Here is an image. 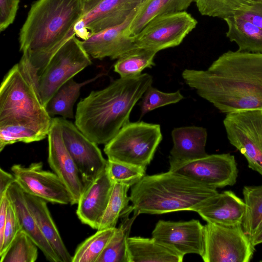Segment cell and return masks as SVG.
Instances as JSON below:
<instances>
[{
    "instance_id": "obj_32",
    "label": "cell",
    "mask_w": 262,
    "mask_h": 262,
    "mask_svg": "<svg viewBox=\"0 0 262 262\" xmlns=\"http://www.w3.org/2000/svg\"><path fill=\"white\" fill-rule=\"evenodd\" d=\"M200 13L223 19L236 16L252 4L250 0H193Z\"/></svg>"
},
{
    "instance_id": "obj_27",
    "label": "cell",
    "mask_w": 262,
    "mask_h": 262,
    "mask_svg": "<svg viewBox=\"0 0 262 262\" xmlns=\"http://www.w3.org/2000/svg\"><path fill=\"white\" fill-rule=\"evenodd\" d=\"M102 75L98 74L80 83L75 81L73 78L68 81L57 91L47 103L46 108L48 113L51 117L59 115L65 119H73L75 117L73 107L79 96L81 88Z\"/></svg>"
},
{
    "instance_id": "obj_26",
    "label": "cell",
    "mask_w": 262,
    "mask_h": 262,
    "mask_svg": "<svg viewBox=\"0 0 262 262\" xmlns=\"http://www.w3.org/2000/svg\"><path fill=\"white\" fill-rule=\"evenodd\" d=\"M139 214L134 212L132 205L121 214V223L96 262H129L127 241L132 225Z\"/></svg>"
},
{
    "instance_id": "obj_20",
    "label": "cell",
    "mask_w": 262,
    "mask_h": 262,
    "mask_svg": "<svg viewBox=\"0 0 262 262\" xmlns=\"http://www.w3.org/2000/svg\"><path fill=\"white\" fill-rule=\"evenodd\" d=\"M7 194L15 208L21 230L32 238L48 260L62 262L40 232L35 219L29 209L25 192L16 182L9 186Z\"/></svg>"
},
{
    "instance_id": "obj_2",
    "label": "cell",
    "mask_w": 262,
    "mask_h": 262,
    "mask_svg": "<svg viewBox=\"0 0 262 262\" xmlns=\"http://www.w3.org/2000/svg\"><path fill=\"white\" fill-rule=\"evenodd\" d=\"M84 15L83 0H37L32 4L19 34L18 62L31 83L71 37Z\"/></svg>"
},
{
    "instance_id": "obj_39",
    "label": "cell",
    "mask_w": 262,
    "mask_h": 262,
    "mask_svg": "<svg viewBox=\"0 0 262 262\" xmlns=\"http://www.w3.org/2000/svg\"><path fill=\"white\" fill-rule=\"evenodd\" d=\"M234 16L247 19L262 29V1L253 2L247 9Z\"/></svg>"
},
{
    "instance_id": "obj_16",
    "label": "cell",
    "mask_w": 262,
    "mask_h": 262,
    "mask_svg": "<svg viewBox=\"0 0 262 262\" xmlns=\"http://www.w3.org/2000/svg\"><path fill=\"white\" fill-rule=\"evenodd\" d=\"M204 226L199 220L184 222L159 221L152 237L184 256L196 254L201 256L204 250Z\"/></svg>"
},
{
    "instance_id": "obj_12",
    "label": "cell",
    "mask_w": 262,
    "mask_h": 262,
    "mask_svg": "<svg viewBox=\"0 0 262 262\" xmlns=\"http://www.w3.org/2000/svg\"><path fill=\"white\" fill-rule=\"evenodd\" d=\"M65 145L73 159L85 187L102 173L107 165L98 144L72 122L59 117Z\"/></svg>"
},
{
    "instance_id": "obj_30",
    "label": "cell",
    "mask_w": 262,
    "mask_h": 262,
    "mask_svg": "<svg viewBox=\"0 0 262 262\" xmlns=\"http://www.w3.org/2000/svg\"><path fill=\"white\" fill-rule=\"evenodd\" d=\"M116 230V227L97 230L77 247L72 262H96Z\"/></svg>"
},
{
    "instance_id": "obj_7",
    "label": "cell",
    "mask_w": 262,
    "mask_h": 262,
    "mask_svg": "<svg viewBox=\"0 0 262 262\" xmlns=\"http://www.w3.org/2000/svg\"><path fill=\"white\" fill-rule=\"evenodd\" d=\"M92 64L76 35L69 39L52 58L34 84L39 99L46 107L47 103L66 82Z\"/></svg>"
},
{
    "instance_id": "obj_23",
    "label": "cell",
    "mask_w": 262,
    "mask_h": 262,
    "mask_svg": "<svg viewBox=\"0 0 262 262\" xmlns=\"http://www.w3.org/2000/svg\"><path fill=\"white\" fill-rule=\"evenodd\" d=\"M129 262H182L184 256L155 238L128 237Z\"/></svg>"
},
{
    "instance_id": "obj_35",
    "label": "cell",
    "mask_w": 262,
    "mask_h": 262,
    "mask_svg": "<svg viewBox=\"0 0 262 262\" xmlns=\"http://www.w3.org/2000/svg\"><path fill=\"white\" fill-rule=\"evenodd\" d=\"M106 169L114 182L125 184L132 187L145 175L146 168L107 159Z\"/></svg>"
},
{
    "instance_id": "obj_9",
    "label": "cell",
    "mask_w": 262,
    "mask_h": 262,
    "mask_svg": "<svg viewBox=\"0 0 262 262\" xmlns=\"http://www.w3.org/2000/svg\"><path fill=\"white\" fill-rule=\"evenodd\" d=\"M223 124L230 143L246 158L249 167L262 176V110L227 114Z\"/></svg>"
},
{
    "instance_id": "obj_11",
    "label": "cell",
    "mask_w": 262,
    "mask_h": 262,
    "mask_svg": "<svg viewBox=\"0 0 262 262\" xmlns=\"http://www.w3.org/2000/svg\"><path fill=\"white\" fill-rule=\"evenodd\" d=\"M169 163V170L214 189L234 185L238 177L237 165L230 154L207 155L193 160Z\"/></svg>"
},
{
    "instance_id": "obj_43",
    "label": "cell",
    "mask_w": 262,
    "mask_h": 262,
    "mask_svg": "<svg viewBox=\"0 0 262 262\" xmlns=\"http://www.w3.org/2000/svg\"><path fill=\"white\" fill-rule=\"evenodd\" d=\"M252 2H261L262 0H250Z\"/></svg>"
},
{
    "instance_id": "obj_21",
    "label": "cell",
    "mask_w": 262,
    "mask_h": 262,
    "mask_svg": "<svg viewBox=\"0 0 262 262\" xmlns=\"http://www.w3.org/2000/svg\"><path fill=\"white\" fill-rule=\"evenodd\" d=\"M171 136L173 147L169 161H191L208 155L205 150L207 133L205 128L195 126L175 128Z\"/></svg>"
},
{
    "instance_id": "obj_5",
    "label": "cell",
    "mask_w": 262,
    "mask_h": 262,
    "mask_svg": "<svg viewBox=\"0 0 262 262\" xmlns=\"http://www.w3.org/2000/svg\"><path fill=\"white\" fill-rule=\"evenodd\" d=\"M52 118L19 63L4 76L0 87V126L20 124L48 135Z\"/></svg>"
},
{
    "instance_id": "obj_34",
    "label": "cell",
    "mask_w": 262,
    "mask_h": 262,
    "mask_svg": "<svg viewBox=\"0 0 262 262\" xmlns=\"http://www.w3.org/2000/svg\"><path fill=\"white\" fill-rule=\"evenodd\" d=\"M48 135L31 127L20 124L0 126V151L17 142L29 143L42 140Z\"/></svg>"
},
{
    "instance_id": "obj_3",
    "label": "cell",
    "mask_w": 262,
    "mask_h": 262,
    "mask_svg": "<svg viewBox=\"0 0 262 262\" xmlns=\"http://www.w3.org/2000/svg\"><path fill=\"white\" fill-rule=\"evenodd\" d=\"M152 82V76L143 73L120 77L92 91L78 103L75 124L96 144H107L129 122L132 109Z\"/></svg>"
},
{
    "instance_id": "obj_41",
    "label": "cell",
    "mask_w": 262,
    "mask_h": 262,
    "mask_svg": "<svg viewBox=\"0 0 262 262\" xmlns=\"http://www.w3.org/2000/svg\"><path fill=\"white\" fill-rule=\"evenodd\" d=\"M84 14L93 9L103 0H83Z\"/></svg>"
},
{
    "instance_id": "obj_8",
    "label": "cell",
    "mask_w": 262,
    "mask_h": 262,
    "mask_svg": "<svg viewBox=\"0 0 262 262\" xmlns=\"http://www.w3.org/2000/svg\"><path fill=\"white\" fill-rule=\"evenodd\" d=\"M205 262H249L254 246L242 225L224 226L207 223L204 225Z\"/></svg>"
},
{
    "instance_id": "obj_15",
    "label": "cell",
    "mask_w": 262,
    "mask_h": 262,
    "mask_svg": "<svg viewBox=\"0 0 262 262\" xmlns=\"http://www.w3.org/2000/svg\"><path fill=\"white\" fill-rule=\"evenodd\" d=\"M142 0H103L83 15L74 27L78 38L94 34L124 23Z\"/></svg>"
},
{
    "instance_id": "obj_31",
    "label": "cell",
    "mask_w": 262,
    "mask_h": 262,
    "mask_svg": "<svg viewBox=\"0 0 262 262\" xmlns=\"http://www.w3.org/2000/svg\"><path fill=\"white\" fill-rule=\"evenodd\" d=\"M131 187L114 183L107 207L97 230L115 228L122 213L129 206V196L127 192Z\"/></svg>"
},
{
    "instance_id": "obj_37",
    "label": "cell",
    "mask_w": 262,
    "mask_h": 262,
    "mask_svg": "<svg viewBox=\"0 0 262 262\" xmlns=\"http://www.w3.org/2000/svg\"><path fill=\"white\" fill-rule=\"evenodd\" d=\"M21 229L15 208L10 200L3 236L0 241V256L7 251Z\"/></svg>"
},
{
    "instance_id": "obj_6",
    "label": "cell",
    "mask_w": 262,
    "mask_h": 262,
    "mask_svg": "<svg viewBox=\"0 0 262 262\" xmlns=\"http://www.w3.org/2000/svg\"><path fill=\"white\" fill-rule=\"evenodd\" d=\"M162 140L159 124L129 122L105 144L108 159L146 168Z\"/></svg>"
},
{
    "instance_id": "obj_36",
    "label": "cell",
    "mask_w": 262,
    "mask_h": 262,
    "mask_svg": "<svg viewBox=\"0 0 262 262\" xmlns=\"http://www.w3.org/2000/svg\"><path fill=\"white\" fill-rule=\"evenodd\" d=\"M183 98L180 91L165 93L150 85L142 97L141 117L147 113L160 107L176 103Z\"/></svg>"
},
{
    "instance_id": "obj_22",
    "label": "cell",
    "mask_w": 262,
    "mask_h": 262,
    "mask_svg": "<svg viewBox=\"0 0 262 262\" xmlns=\"http://www.w3.org/2000/svg\"><path fill=\"white\" fill-rule=\"evenodd\" d=\"M25 194L29 209L43 236L62 262H72V256L67 249L52 217L47 202L37 196Z\"/></svg>"
},
{
    "instance_id": "obj_42",
    "label": "cell",
    "mask_w": 262,
    "mask_h": 262,
    "mask_svg": "<svg viewBox=\"0 0 262 262\" xmlns=\"http://www.w3.org/2000/svg\"><path fill=\"white\" fill-rule=\"evenodd\" d=\"M252 245L255 246L262 243V228L253 236L250 237Z\"/></svg>"
},
{
    "instance_id": "obj_24",
    "label": "cell",
    "mask_w": 262,
    "mask_h": 262,
    "mask_svg": "<svg viewBox=\"0 0 262 262\" xmlns=\"http://www.w3.org/2000/svg\"><path fill=\"white\" fill-rule=\"evenodd\" d=\"M193 0H144L138 6L128 26L131 36L138 34L152 19L159 15L185 11Z\"/></svg>"
},
{
    "instance_id": "obj_13",
    "label": "cell",
    "mask_w": 262,
    "mask_h": 262,
    "mask_svg": "<svg viewBox=\"0 0 262 262\" xmlns=\"http://www.w3.org/2000/svg\"><path fill=\"white\" fill-rule=\"evenodd\" d=\"M11 169L25 193L52 203L72 204V196L63 183L54 172L43 170L41 162L32 163L27 167L14 164Z\"/></svg>"
},
{
    "instance_id": "obj_14",
    "label": "cell",
    "mask_w": 262,
    "mask_h": 262,
    "mask_svg": "<svg viewBox=\"0 0 262 262\" xmlns=\"http://www.w3.org/2000/svg\"><path fill=\"white\" fill-rule=\"evenodd\" d=\"M49 165L70 192L72 204L78 203L85 185L63 141L59 117L52 119L48 135Z\"/></svg>"
},
{
    "instance_id": "obj_1",
    "label": "cell",
    "mask_w": 262,
    "mask_h": 262,
    "mask_svg": "<svg viewBox=\"0 0 262 262\" xmlns=\"http://www.w3.org/2000/svg\"><path fill=\"white\" fill-rule=\"evenodd\" d=\"M182 77L226 114L262 110V53L228 51L206 70L185 69Z\"/></svg>"
},
{
    "instance_id": "obj_33",
    "label": "cell",
    "mask_w": 262,
    "mask_h": 262,
    "mask_svg": "<svg viewBox=\"0 0 262 262\" xmlns=\"http://www.w3.org/2000/svg\"><path fill=\"white\" fill-rule=\"evenodd\" d=\"M38 247L32 238L20 230L8 249L1 256V262H34Z\"/></svg>"
},
{
    "instance_id": "obj_44",
    "label": "cell",
    "mask_w": 262,
    "mask_h": 262,
    "mask_svg": "<svg viewBox=\"0 0 262 262\" xmlns=\"http://www.w3.org/2000/svg\"><path fill=\"white\" fill-rule=\"evenodd\" d=\"M260 261H261V262H262V260H260Z\"/></svg>"
},
{
    "instance_id": "obj_45",
    "label": "cell",
    "mask_w": 262,
    "mask_h": 262,
    "mask_svg": "<svg viewBox=\"0 0 262 262\" xmlns=\"http://www.w3.org/2000/svg\"><path fill=\"white\" fill-rule=\"evenodd\" d=\"M144 1V0H142V1Z\"/></svg>"
},
{
    "instance_id": "obj_19",
    "label": "cell",
    "mask_w": 262,
    "mask_h": 262,
    "mask_svg": "<svg viewBox=\"0 0 262 262\" xmlns=\"http://www.w3.org/2000/svg\"><path fill=\"white\" fill-rule=\"evenodd\" d=\"M246 210L244 201L231 190L219 193L196 212L207 223L224 226L242 225Z\"/></svg>"
},
{
    "instance_id": "obj_10",
    "label": "cell",
    "mask_w": 262,
    "mask_h": 262,
    "mask_svg": "<svg viewBox=\"0 0 262 262\" xmlns=\"http://www.w3.org/2000/svg\"><path fill=\"white\" fill-rule=\"evenodd\" d=\"M196 25V19L185 11L159 15L134 36L135 43L157 53L179 46Z\"/></svg>"
},
{
    "instance_id": "obj_40",
    "label": "cell",
    "mask_w": 262,
    "mask_h": 262,
    "mask_svg": "<svg viewBox=\"0 0 262 262\" xmlns=\"http://www.w3.org/2000/svg\"><path fill=\"white\" fill-rule=\"evenodd\" d=\"M16 180L13 174H11L2 168L0 169V198L7 193V191L9 186Z\"/></svg>"
},
{
    "instance_id": "obj_25",
    "label": "cell",
    "mask_w": 262,
    "mask_h": 262,
    "mask_svg": "<svg viewBox=\"0 0 262 262\" xmlns=\"http://www.w3.org/2000/svg\"><path fill=\"white\" fill-rule=\"evenodd\" d=\"M224 20L228 26L226 36L237 44L238 51L262 53V29L252 22L236 16Z\"/></svg>"
},
{
    "instance_id": "obj_4",
    "label": "cell",
    "mask_w": 262,
    "mask_h": 262,
    "mask_svg": "<svg viewBox=\"0 0 262 262\" xmlns=\"http://www.w3.org/2000/svg\"><path fill=\"white\" fill-rule=\"evenodd\" d=\"M219 192L183 174L169 170L145 175L131 188L134 212L160 214L178 211L197 212Z\"/></svg>"
},
{
    "instance_id": "obj_18",
    "label": "cell",
    "mask_w": 262,
    "mask_h": 262,
    "mask_svg": "<svg viewBox=\"0 0 262 262\" xmlns=\"http://www.w3.org/2000/svg\"><path fill=\"white\" fill-rule=\"evenodd\" d=\"M114 182L106 169L87 185L78 203L76 214L80 221L97 230L108 203Z\"/></svg>"
},
{
    "instance_id": "obj_17",
    "label": "cell",
    "mask_w": 262,
    "mask_h": 262,
    "mask_svg": "<svg viewBox=\"0 0 262 262\" xmlns=\"http://www.w3.org/2000/svg\"><path fill=\"white\" fill-rule=\"evenodd\" d=\"M137 8L122 24L103 30L85 40H81L82 46L88 55L95 59H102L110 57L112 59H115L137 48L135 43L134 37L130 36L127 32Z\"/></svg>"
},
{
    "instance_id": "obj_28",
    "label": "cell",
    "mask_w": 262,
    "mask_h": 262,
    "mask_svg": "<svg viewBox=\"0 0 262 262\" xmlns=\"http://www.w3.org/2000/svg\"><path fill=\"white\" fill-rule=\"evenodd\" d=\"M243 194L246 210L242 226L251 237L262 228V185L245 186Z\"/></svg>"
},
{
    "instance_id": "obj_38",
    "label": "cell",
    "mask_w": 262,
    "mask_h": 262,
    "mask_svg": "<svg viewBox=\"0 0 262 262\" xmlns=\"http://www.w3.org/2000/svg\"><path fill=\"white\" fill-rule=\"evenodd\" d=\"M20 0H0V31H5L14 21Z\"/></svg>"
},
{
    "instance_id": "obj_29",
    "label": "cell",
    "mask_w": 262,
    "mask_h": 262,
    "mask_svg": "<svg viewBox=\"0 0 262 262\" xmlns=\"http://www.w3.org/2000/svg\"><path fill=\"white\" fill-rule=\"evenodd\" d=\"M157 52L142 48L133 49L118 59L114 66V71L120 77L134 76L155 65L154 57Z\"/></svg>"
}]
</instances>
